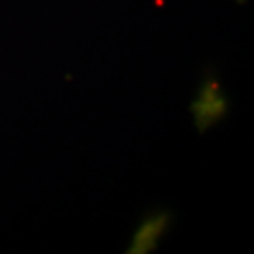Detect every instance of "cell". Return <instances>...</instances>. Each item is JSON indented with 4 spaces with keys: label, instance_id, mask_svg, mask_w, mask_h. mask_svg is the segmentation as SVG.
I'll use <instances>...</instances> for the list:
<instances>
[{
    "label": "cell",
    "instance_id": "obj_1",
    "mask_svg": "<svg viewBox=\"0 0 254 254\" xmlns=\"http://www.w3.org/2000/svg\"><path fill=\"white\" fill-rule=\"evenodd\" d=\"M230 113V98L224 92L217 73L209 72L203 75L196 98L190 102V115L198 134H205L207 130L217 127Z\"/></svg>",
    "mask_w": 254,
    "mask_h": 254
},
{
    "label": "cell",
    "instance_id": "obj_2",
    "mask_svg": "<svg viewBox=\"0 0 254 254\" xmlns=\"http://www.w3.org/2000/svg\"><path fill=\"white\" fill-rule=\"evenodd\" d=\"M173 224V215L166 209H154L139 220L134 234L130 237L127 254H149L154 253L160 241L168 236Z\"/></svg>",
    "mask_w": 254,
    "mask_h": 254
},
{
    "label": "cell",
    "instance_id": "obj_3",
    "mask_svg": "<svg viewBox=\"0 0 254 254\" xmlns=\"http://www.w3.org/2000/svg\"><path fill=\"white\" fill-rule=\"evenodd\" d=\"M237 4H239V6H243V4H245V0H237Z\"/></svg>",
    "mask_w": 254,
    "mask_h": 254
}]
</instances>
